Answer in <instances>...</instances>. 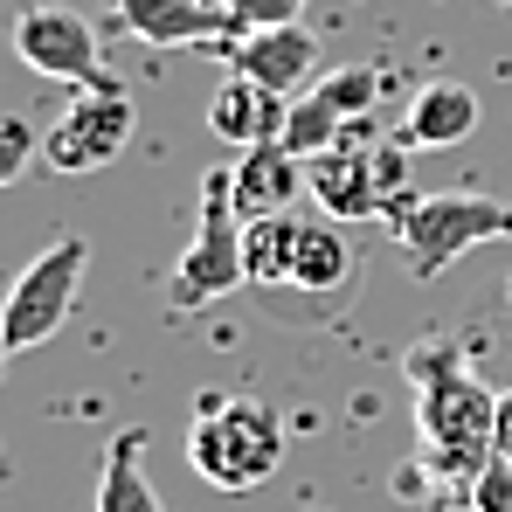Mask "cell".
<instances>
[{
  "mask_svg": "<svg viewBox=\"0 0 512 512\" xmlns=\"http://www.w3.org/2000/svg\"><path fill=\"white\" fill-rule=\"evenodd\" d=\"M35 153H42V132H28V118L0 111V187H14L21 173L35 167Z\"/></svg>",
  "mask_w": 512,
  "mask_h": 512,
  "instance_id": "cell-18",
  "label": "cell"
},
{
  "mask_svg": "<svg viewBox=\"0 0 512 512\" xmlns=\"http://www.w3.org/2000/svg\"><path fill=\"white\" fill-rule=\"evenodd\" d=\"M478 118H485L478 90L436 77V84H423L402 104V146H429V153H436V146H464V139L478 132Z\"/></svg>",
  "mask_w": 512,
  "mask_h": 512,
  "instance_id": "cell-12",
  "label": "cell"
},
{
  "mask_svg": "<svg viewBox=\"0 0 512 512\" xmlns=\"http://www.w3.org/2000/svg\"><path fill=\"white\" fill-rule=\"evenodd\" d=\"M111 7L146 49H194V42L229 49L236 42V21L222 0H111Z\"/></svg>",
  "mask_w": 512,
  "mask_h": 512,
  "instance_id": "cell-10",
  "label": "cell"
},
{
  "mask_svg": "<svg viewBox=\"0 0 512 512\" xmlns=\"http://www.w3.org/2000/svg\"><path fill=\"white\" fill-rule=\"evenodd\" d=\"M395 243L409 256V277L416 284H436L450 263L478 243H512V201H492V194H409L395 215H388Z\"/></svg>",
  "mask_w": 512,
  "mask_h": 512,
  "instance_id": "cell-3",
  "label": "cell"
},
{
  "mask_svg": "<svg viewBox=\"0 0 512 512\" xmlns=\"http://www.w3.org/2000/svg\"><path fill=\"white\" fill-rule=\"evenodd\" d=\"M229 187H236V215L243 222H263V215H284L305 187V160L284 146V139H263L250 146L236 167H229Z\"/></svg>",
  "mask_w": 512,
  "mask_h": 512,
  "instance_id": "cell-11",
  "label": "cell"
},
{
  "mask_svg": "<svg viewBox=\"0 0 512 512\" xmlns=\"http://www.w3.org/2000/svg\"><path fill=\"white\" fill-rule=\"evenodd\" d=\"M84 270H90V243L84 236H56L42 256H28V263L7 277V291H0V333H7V353L49 346L56 333H63Z\"/></svg>",
  "mask_w": 512,
  "mask_h": 512,
  "instance_id": "cell-5",
  "label": "cell"
},
{
  "mask_svg": "<svg viewBox=\"0 0 512 512\" xmlns=\"http://www.w3.org/2000/svg\"><path fill=\"white\" fill-rule=\"evenodd\" d=\"M222 7H229L236 35H250V28H284V21H305V0H222Z\"/></svg>",
  "mask_w": 512,
  "mask_h": 512,
  "instance_id": "cell-19",
  "label": "cell"
},
{
  "mask_svg": "<svg viewBox=\"0 0 512 512\" xmlns=\"http://www.w3.org/2000/svg\"><path fill=\"white\" fill-rule=\"evenodd\" d=\"M305 194H312L319 215H333V222L388 215V194H381V139H374V125H353L340 146L312 153V160H305Z\"/></svg>",
  "mask_w": 512,
  "mask_h": 512,
  "instance_id": "cell-7",
  "label": "cell"
},
{
  "mask_svg": "<svg viewBox=\"0 0 512 512\" xmlns=\"http://www.w3.org/2000/svg\"><path fill=\"white\" fill-rule=\"evenodd\" d=\"M229 63H236V77H250V84H263L270 97L291 104V97H305V90L319 84V35L305 21L250 28V35L229 42Z\"/></svg>",
  "mask_w": 512,
  "mask_h": 512,
  "instance_id": "cell-9",
  "label": "cell"
},
{
  "mask_svg": "<svg viewBox=\"0 0 512 512\" xmlns=\"http://www.w3.org/2000/svg\"><path fill=\"white\" fill-rule=\"evenodd\" d=\"M312 97L353 132V125H367V111L381 104V70H360V63H353V70H326V77L312 84Z\"/></svg>",
  "mask_w": 512,
  "mask_h": 512,
  "instance_id": "cell-17",
  "label": "cell"
},
{
  "mask_svg": "<svg viewBox=\"0 0 512 512\" xmlns=\"http://www.w3.org/2000/svg\"><path fill=\"white\" fill-rule=\"evenodd\" d=\"M208 132L222 139V146H236V153H250L263 139H284V97H270L263 84L250 77H222L215 97H208Z\"/></svg>",
  "mask_w": 512,
  "mask_h": 512,
  "instance_id": "cell-13",
  "label": "cell"
},
{
  "mask_svg": "<svg viewBox=\"0 0 512 512\" xmlns=\"http://www.w3.org/2000/svg\"><path fill=\"white\" fill-rule=\"evenodd\" d=\"M125 139H132V97L118 84H104V90H84V97L42 132V160L56 173H97V167H111V160L125 153Z\"/></svg>",
  "mask_w": 512,
  "mask_h": 512,
  "instance_id": "cell-8",
  "label": "cell"
},
{
  "mask_svg": "<svg viewBox=\"0 0 512 512\" xmlns=\"http://www.w3.org/2000/svg\"><path fill=\"white\" fill-rule=\"evenodd\" d=\"M409 381H416V429H423V457L443 478H478L499 457V395L464 367L457 346H416L409 353Z\"/></svg>",
  "mask_w": 512,
  "mask_h": 512,
  "instance_id": "cell-1",
  "label": "cell"
},
{
  "mask_svg": "<svg viewBox=\"0 0 512 512\" xmlns=\"http://www.w3.org/2000/svg\"><path fill=\"white\" fill-rule=\"evenodd\" d=\"M14 56L35 70V77H56V84L77 90H104V49H97V28L77 7H21L14 14Z\"/></svg>",
  "mask_w": 512,
  "mask_h": 512,
  "instance_id": "cell-6",
  "label": "cell"
},
{
  "mask_svg": "<svg viewBox=\"0 0 512 512\" xmlns=\"http://www.w3.org/2000/svg\"><path fill=\"white\" fill-rule=\"evenodd\" d=\"M499 457H512V395H499Z\"/></svg>",
  "mask_w": 512,
  "mask_h": 512,
  "instance_id": "cell-21",
  "label": "cell"
},
{
  "mask_svg": "<svg viewBox=\"0 0 512 512\" xmlns=\"http://www.w3.org/2000/svg\"><path fill=\"white\" fill-rule=\"evenodd\" d=\"M250 284V263H243V215H236V187L229 167H215L201 180V222L187 236V250L173 256L167 270V305L173 312H201L229 291Z\"/></svg>",
  "mask_w": 512,
  "mask_h": 512,
  "instance_id": "cell-4",
  "label": "cell"
},
{
  "mask_svg": "<svg viewBox=\"0 0 512 512\" xmlns=\"http://www.w3.org/2000/svg\"><path fill=\"white\" fill-rule=\"evenodd\" d=\"M353 284V243L346 229L326 215V222H305L298 215V250H291V284L284 291H346Z\"/></svg>",
  "mask_w": 512,
  "mask_h": 512,
  "instance_id": "cell-15",
  "label": "cell"
},
{
  "mask_svg": "<svg viewBox=\"0 0 512 512\" xmlns=\"http://www.w3.org/2000/svg\"><path fill=\"white\" fill-rule=\"evenodd\" d=\"M506 7H512V0H506Z\"/></svg>",
  "mask_w": 512,
  "mask_h": 512,
  "instance_id": "cell-23",
  "label": "cell"
},
{
  "mask_svg": "<svg viewBox=\"0 0 512 512\" xmlns=\"http://www.w3.org/2000/svg\"><path fill=\"white\" fill-rule=\"evenodd\" d=\"M471 506L478 512H512V457H492V464L471 478Z\"/></svg>",
  "mask_w": 512,
  "mask_h": 512,
  "instance_id": "cell-20",
  "label": "cell"
},
{
  "mask_svg": "<svg viewBox=\"0 0 512 512\" xmlns=\"http://www.w3.org/2000/svg\"><path fill=\"white\" fill-rule=\"evenodd\" d=\"M97 512H167L146 478V429H118L97 471Z\"/></svg>",
  "mask_w": 512,
  "mask_h": 512,
  "instance_id": "cell-14",
  "label": "cell"
},
{
  "mask_svg": "<svg viewBox=\"0 0 512 512\" xmlns=\"http://www.w3.org/2000/svg\"><path fill=\"white\" fill-rule=\"evenodd\" d=\"M187 464L215 492H256L284 464V416L263 395H208L187 423Z\"/></svg>",
  "mask_w": 512,
  "mask_h": 512,
  "instance_id": "cell-2",
  "label": "cell"
},
{
  "mask_svg": "<svg viewBox=\"0 0 512 512\" xmlns=\"http://www.w3.org/2000/svg\"><path fill=\"white\" fill-rule=\"evenodd\" d=\"M291 250H298V208L263 215V222H243V263H250V284H291Z\"/></svg>",
  "mask_w": 512,
  "mask_h": 512,
  "instance_id": "cell-16",
  "label": "cell"
},
{
  "mask_svg": "<svg viewBox=\"0 0 512 512\" xmlns=\"http://www.w3.org/2000/svg\"><path fill=\"white\" fill-rule=\"evenodd\" d=\"M7 360H14V353H7V333H0V367H7Z\"/></svg>",
  "mask_w": 512,
  "mask_h": 512,
  "instance_id": "cell-22",
  "label": "cell"
}]
</instances>
